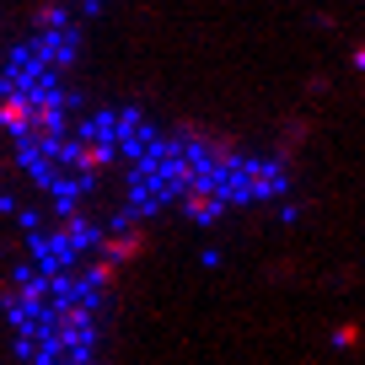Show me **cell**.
Returning a JSON list of instances; mask_svg holds the SVG:
<instances>
[{
	"label": "cell",
	"mask_w": 365,
	"mask_h": 365,
	"mask_svg": "<svg viewBox=\"0 0 365 365\" xmlns=\"http://www.w3.org/2000/svg\"><path fill=\"white\" fill-rule=\"evenodd\" d=\"M0 129H11V135L33 129V103L27 97H0Z\"/></svg>",
	"instance_id": "obj_1"
}]
</instances>
